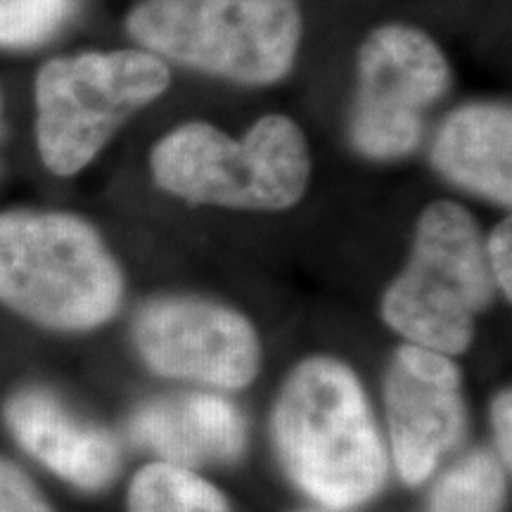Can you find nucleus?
Here are the masks:
<instances>
[{"label": "nucleus", "instance_id": "4", "mask_svg": "<svg viewBox=\"0 0 512 512\" xmlns=\"http://www.w3.org/2000/svg\"><path fill=\"white\" fill-rule=\"evenodd\" d=\"M126 29L159 60L266 86L294 64L302 12L297 0H143Z\"/></svg>", "mask_w": 512, "mask_h": 512}, {"label": "nucleus", "instance_id": "6", "mask_svg": "<svg viewBox=\"0 0 512 512\" xmlns=\"http://www.w3.org/2000/svg\"><path fill=\"white\" fill-rule=\"evenodd\" d=\"M169 86V67L147 50L55 57L36 76V140L43 164L74 176L126 119Z\"/></svg>", "mask_w": 512, "mask_h": 512}, {"label": "nucleus", "instance_id": "9", "mask_svg": "<svg viewBox=\"0 0 512 512\" xmlns=\"http://www.w3.org/2000/svg\"><path fill=\"white\" fill-rule=\"evenodd\" d=\"M389 441L403 482L422 484L465 430L460 370L448 356L406 344L384 380Z\"/></svg>", "mask_w": 512, "mask_h": 512}, {"label": "nucleus", "instance_id": "12", "mask_svg": "<svg viewBox=\"0 0 512 512\" xmlns=\"http://www.w3.org/2000/svg\"><path fill=\"white\" fill-rule=\"evenodd\" d=\"M432 162L448 181L486 200L512 197V112L503 102H470L448 114L432 145Z\"/></svg>", "mask_w": 512, "mask_h": 512}, {"label": "nucleus", "instance_id": "1", "mask_svg": "<svg viewBox=\"0 0 512 512\" xmlns=\"http://www.w3.org/2000/svg\"><path fill=\"white\" fill-rule=\"evenodd\" d=\"M280 465L306 496L330 510L368 503L387 482V453L354 370L328 356L306 358L273 406Z\"/></svg>", "mask_w": 512, "mask_h": 512}, {"label": "nucleus", "instance_id": "16", "mask_svg": "<svg viewBox=\"0 0 512 512\" xmlns=\"http://www.w3.org/2000/svg\"><path fill=\"white\" fill-rule=\"evenodd\" d=\"M0 512H53L38 486L5 458H0Z\"/></svg>", "mask_w": 512, "mask_h": 512}, {"label": "nucleus", "instance_id": "2", "mask_svg": "<svg viewBox=\"0 0 512 512\" xmlns=\"http://www.w3.org/2000/svg\"><path fill=\"white\" fill-rule=\"evenodd\" d=\"M124 275L91 223L64 211L0 214V304L50 330L83 332L119 311Z\"/></svg>", "mask_w": 512, "mask_h": 512}, {"label": "nucleus", "instance_id": "7", "mask_svg": "<svg viewBox=\"0 0 512 512\" xmlns=\"http://www.w3.org/2000/svg\"><path fill=\"white\" fill-rule=\"evenodd\" d=\"M448 62L425 31L387 24L358 53L349 136L361 155L399 159L420 145L425 114L448 91Z\"/></svg>", "mask_w": 512, "mask_h": 512}, {"label": "nucleus", "instance_id": "13", "mask_svg": "<svg viewBox=\"0 0 512 512\" xmlns=\"http://www.w3.org/2000/svg\"><path fill=\"white\" fill-rule=\"evenodd\" d=\"M128 512H233L214 484L185 467L152 463L133 477Z\"/></svg>", "mask_w": 512, "mask_h": 512}, {"label": "nucleus", "instance_id": "10", "mask_svg": "<svg viewBox=\"0 0 512 512\" xmlns=\"http://www.w3.org/2000/svg\"><path fill=\"white\" fill-rule=\"evenodd\" d=\"M5 425L31 458L76 489L100 491L117 477L121 458L112 434L81 420L48 389L12 394Z\"/></svg>", "mask_w": 512, "mask_h": 512}, {"label": "nucleus", "instance_id": "18", "mask_svg": "<svg viewBox=\"0 0 512 512\" xmlns=\"http://www.w3.org/2000/svg\"><path fill=\"white\" fill-rule=\"evenodd\" d=\"M491 422H494L498 456H501L505 467H508L510 465V425H512L510 392H501L496 396L494 408H491Z\"/></svg>", "mask_w": 512, "mask_h": 512}, {"label": "nucleus", "instance_id": "17", "mask_svg": "<svg viewBox=\"0 0 512 512\" xmlns=\"http://www.w3.org/2000/svg\"><path fill=\"white\" fill-rule=\"evenodd\" d=\"M486 249V264H489L491 278L498 290H501L505 297H510L512 283H510V256H512V228L510 219L498 223V226L491 230L489 240H484Z\"/></svg>", "mask_w": 512, "mask_h": 512}, {"label": "nucleus", "instance_id": "14", "mask_svg": "<svg viewBox=\"0 0 512 512\" xmlns=\"http://www.w3.org/2000/svg\"><path fill=\"white\" fill-rule=\"evenodd\" d=\"M501 505V460L486 451H472L434 486L430 512H501Z\"/></svg>", "mask_w": 512, "mask_h": 512}, {"label": "nucleus", "instance_id": "8", "mask_svg": "<svg viewBox=\"0 0 512 512\" xmlns=\"http://www.w3.org/2000/svg\"><path fill=\"white\" fill-rule=\"evenodd\" d=\"M133 337L147 366L174 380L235 392L259 373L261 347L252 323L207 299L162 297L145 304Z\"/></svg>", "mask_w": 512, "mask_h": 512}, {"label": "nucleus", "instance_id": "15", "mask_svg": "<svg viewBox=\"0 0 512 512\" xmlns=\"http://www.w3.org/2000/svg\"><path fill=\"white\" fill-rule=\"evenodd\" d=\"M76 0H0V48H34L74 15Z\"/></svg>", "mask_w": 512, "mask_h": 512}, {"label": "nucleus", "instance_id": "11", "mask_svg": "<svg viewBox=\"0 0 512 512\" xmlns=\"http://www.w3.org/2000/svg\"><path fill=\"white\" fill-rule=\"evenodd\" d=\"M128 434L138 446L155 451L159 463L190 470L240 458L247 422L226 396L190 392L143 403L128 422Z\"/></svg>", "mask_w": 512, "mask_h": 512}, {"label": "nucleus", "instance_id": "5", "mask_svg": "<svg viewBox=\"0 0 512 512\" xmlns=\"http://www.w3.org/2000/svg\"><path fill=\"white\" fill-rule=\"evenodd\" d=\"M494 290L477 221L439 200L422 211L411 259L384 294L382 316L408 344L451 358L470 347Z\"/></svg>", "mask_w": 512, "mask_h": 512}, {"label": "nucleus", "instance_id": "3", "mask_svg": "<svg viewBox=\"0 0 512 512\" xmlns=\"http://www.w3.org/2000/svg\"><path fill=\"white\" fill-rule=\"evenodd\" d=\"M157 185L181 200L211 207L280 211L302 200L311 178L304 131L268 114L235 140L211 124H183L150 157Z\"/></svg>", "mask_w": 512, "mask_h": 512}]
</instances>
